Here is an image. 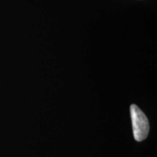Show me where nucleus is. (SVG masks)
Here are the masks:
<instances>
[{
	"instance_id": "nucleus-1",
	"label": "nucleus",
	"mask_w": 157,
	"mask_h": 157,
	"mask_svg": "<svg viewBox=\"0 0 157 157\" xmlns=\"http://www.w3.org/2000/svg\"><path fill=\"white\" fill-rule=\"evenodd\" d=\"M130 114L135 140L139 142L144 140L149 132V122L146 114L135 104L130 106Z\"/></svg>"
}]
</instances>
